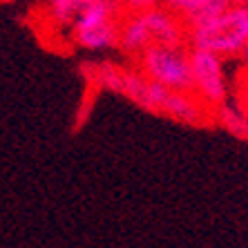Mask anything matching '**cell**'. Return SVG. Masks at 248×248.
I'll return each instance as SVG.
<instances>
[{
  "label": "cell",
  "instance_id": "cell-5",
  "mask_svg": "<svg viewBox=\"0 0 248 248\" xmlns=\"http://www.w3.org/2000/svg\"><path fill=\"white\" fill-rule=\"evenodd\" d=\"M161 116H168L177 123L192 127H203L210 125L213 121V110L208 108L203 101L195 96L192 92H168L161 103Z\"/></svg>",
  "mask_w": 248,
  "mask_h": 248
},
{
  "label": "cell",
  "instance_id": "cell-8",
  "mask_svg": "<svg viewBox=\"0 0 248 248\" xmlns=\"http://www.w3.org/2000/svg\"><path fill=\"white\" fill-rule=\"evenodd\" d=\"M119 20L121 18L90 25V27H72V41L83 49H90V52L119 47Z\"/></svg>",
  "mask_w": 248,
  "mask_h": 248
},
{
  "label": "cell",
  "instance_id": "cell-9",
  "mask_svg": "<svg viewBox=\"0 0 248 248\" xmlns=\"http://www.w3.org/2000/svg\"><path fill=\"white\" fill-rule=\"evenodd\" d=\"M213 121L215 125L224 127L228 134H232L239 141H248V116L246 112L239 108V103H231V98L221 103L219 108L213 110Z\"/></svg>",
  "mask_w": 248,
  "mask_h": 248
},
{
  "label": "cell",
  "instance_id": "cell-2",
  "mask_svg": "<svg viewBox=\"0 0 248 248\" xmlns=\"http://www.w3.org/2000/svg\"><path fill=\"white\" fill-rule=\"evenodd\" d=\"M132 65L150 81L163 85L170 92H192L190 47L150 45L141 52Z\"/></svg>",
  "mask_w": 248,
  "mask_h": 248
},
{
  "label": "cell",
  "instance_id": "cell-1",
  "mask_svg": "<svg viewBox=\"0 0 248 248\" xmlns=\"http://www.w3.org/2000/svg\"><path fill=\"white\" fill-rule=\"evenodd\" d=\"M188 47L219 58L248 54V7L228 5L210 20L188 27Z\"/></svg>",
  "mask_w": 248,
  "mask_h": 248
},
{
  "label": "cell",
  "instance_id": "cell-11",
  "mask_svg": "<svg viewBox=\"0 0 248 248\" xmlns=\"http://www.w3.org/2000/svg\"><path fill=\"white\" fill-rule=\"evenodd\" d=\"M156 5H159V0H121L123 12H143V9H150Z\"/></svg>",
  "mask_w": 248,
  "mask_h": 248
},
{
  "label": "cell",
  "instance_id": "cell-12",
  "mask_svg": "<svg viewBox=\"0 0 248 248\" xmlns=\"http://www.w3.org/2000/svg\"><path fill=\"white\" fill-rule=\"evenodd\" d=\"M237 103H239V108H242V110L246 112V116H248V81L244 83L242 87H239V94H237Z\"/></svg>",
  "mask_w": 248,
  "mask_h": 248
},
{
  "label": "cell",
  "instance_id": "cell-4",
  "mask_svg": "<svg viewBox=\"0 0 248 248\" xmlns=\"http://www.w3.org/2000/svg\"><path fill=\"white\" fill-rule=\"evenodd\" d=\"M143 20L150 34L152 45L161 47H186L188 45V25L166 7L156 5L150 9H143Z\"/></svg>",
  "mask_w": 248,
  "mask_h": 248
},
{
  "label": "cell",
  "instance_id": "cell-6",
  "mask_svg": "<svg viewBox=\"0 0 248 248\" xmlns=\"http://www.w3.org/2000/svg\"><path fill=\"white\" fill-rule=\"evenodd\" d=\"M150 43V34L145 27L143 14L141 12H123L121 20H119V47L127 56L137 61L143 49H148Z\"/></svg>",
  "mask_w": 248,
  "mask_h": 248
},
{
  "label": "cell",
  "instance_id": "cell-14",
  "mask_svg": "<svg viewBox=\"0 0 248 248\" xmlns=\"http://www.w3.org/2000/svg\"><path fill=\"white\" fill-rule=\"evenodd\" d=\"M116 2H119V5H121V0H116Z\"/></svg>",
  "mask_w": 248,
  "mask_h": 248
},
{
  "label": "cell",
  "instance_id": "cell-15",
  "mask_svg": "<svg viewBox=\"0 0 248 248\" xmlns=\"http://www.w3.org/2000/svg\"><path fill=\"white\" fill-rule=\"evenodd\" d=\"M0 2H2V0H0Z\"/></svg>",
  "mask_w": 248,
  "mask_h": 248
},
{
  "label": "cell",
  "instance_id": "cell-3",
  "mask_svg": "<svg viewBox=\"0 0 248 248\" xmlns=\"http://www.w3.org/2000/svg\"><path fill=\"white\" fill-rule=\"evenodd\" d=\"M190 67H192V94L199 101L215 110L231 98L228 81L224 72V58L215 56L203 49L190 47Z\"/></svg>",
  "mask_w": 248,
  "mask_h": 248
},
{
  "label": "cell",
  "instance_id": "cell-7",
  "mask_svg": "<svg viewBox=\"0 0 248 248\" xmlns=\"http://www.w3.org/2000/svg\"><path fill=\"white\" fill-rule=\"evenodd\" d=\"M159 5L172 12L174 16H179L188 27H192L221 14L228 2L226 0H159Z\"/></svg>",
  "mask_w": 248,
  "mask_h": 248
},
{
  "label": "cell",
  "instance_id": "cell-10",
  "mask_svg": "<svg viewBox=\"0 0 248 248\" xmlns=\"http://www.w3.org/2000/svg\"><path fill=\"white\" fill-rule=\"evenodd\" d=\"M123 96L130 98L134 105L150 112V78H145L134 65H125V85H123Z\"/></svg>",
  "mask_w": 248,
  "mask_h": 248
},
{
  "label": "cell",
  "instance_id": "cell-13",
  "mask_svg": "<svg viewBox=\"0 0 248 248\" xmlns=\"http://www.w3.org/2000/svg\"><path fill=\"white\" fill-rule=\"evenodd\" d=\"M228 5H244V7H248V0H226Z\"/></svg>",
  "mask_w": 248,
  "mask_h": 248
}]
</instances>
